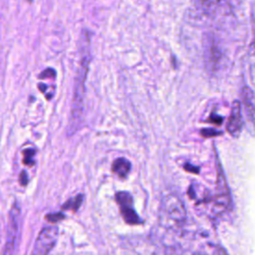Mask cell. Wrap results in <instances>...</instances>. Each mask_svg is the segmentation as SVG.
I'll list each match as a JSON object with an SVG mask.
<instances>
[{"instance_id":"e0dca14e","label":"cell","mask_w":255,"mask_h":255,"mask_svg":"<svg viewBox=\"0 0 255 255\" xmlns=\"http://www.w3.org/2000/svg\"><path fill=\"white\" fill-rule=\"evenodd\" d=\"M210 121H212L213 123H215V124H217V125H220V123L222 122V119L219 118V117H214V116H212V117L210 118Z\"/></svg>"},{"instance_id":"5bb4252c","label":"cell","mask_w":255,"mask_h":255,"mask_svg":"<svg viewBox=\"0 0 255 255\" xmlns=\"http://www.w3.org/2000/svg\"><path fill=\"white\" fill-rule=\"evenodd\" d=\"M55 76V71L53 70V69H47V70H45L42 74H40V78L41 79H44V78H48V77H51V78H53Z\"/></svg>"},{"instance_id":"2e32d148","label":"cell","mask_w":255,"mask_h":255,"mask_svg":"<svg viewBox=\"0 0 255 255\" xmlns=\"http://www.w3.org/2000/svg\"><path fill=\"white\" fill-rule=\"evenodd\" d=\"M20 183L22 185H26L28 183V176L25 171H22L20 174Z\"/></svg>"},{"instance_id":"8992f818","label":"cell","mask_w":255,"mask_h":255,"mask_svg":"<svg viewBox=\"0 0 255 255\" xmlns=\"http://www.w3.org/2000/svg\"><path fill=\"white\" fill-rule=\"evenodd\" d=\"M242 126H243V120L241 115V106H240V103L236 101L232 105L226 129L232 136H238L239 133L241 132Z\"/></svg>"},{"instance_id":"52a82bcc","label":"cell","mask_w":255,"mask_h":255,"mask_svg":"<svg viewBox=\"0 0 255 255\" xmlns=\"http://www.w3.org/2000/svg\"><path fill=\"white\" fill-rule=\"evenodd\" d=\"M217 188H218V202L222 205H228L230 202L229 192L226 185L225 177L221 166L217 160Z\"/></svg>"},{"instance_id":"7c38bea8","label":"cell","mask_w":255,"mask_h":255,"mask_svg":"<svg viewBox=\"0 0 255 255\" xmlns=\"http://www.w3.org/2000/svg\"><path fill=\"white\" fill-rule=\"evenodd\" d=\"M65 216L62 214V213H57V214H48L46 216V219L52 223H55V222H58L62 219H64Z\"/></svg>"},{"instance_id":"4fadbf2b","label":"cell","mask_w":255,"mask_h":255,"mask_svg":"<svg viewBox=\"0 0 255 255\" xmlns=\"http://www.w3.org/2000/svg\"><path fill=\"white\" fill-rule=\"evenodd\" d=\"M201 134L205 137H210V136H215V135H218L220 134L219 131L217 130H214V129H211V128H207V129H202L201 130Z\"/></svg>"},{"instance_id":"7a4b0ae2","label":"cell","mask_w":255,"mask_h":255,"mask_svg":"<svg viewBox=\"0 0 255 255\" xmlns=\"http://www.w3.org/2000/svg\"><path fill=\"white\" fill-rule=\"evenodd\" d=\"M159 217L160 222L167 227L182 225L185 220V209L180 199L173 194H167L162 197Z\"/></svg>"},{"instance_id":"6da1fadb","label":"cell","mask_w":255,"mask_h":255,"mask_svg":"<svg viewBox=\"0 0 255 255\" xmlns=\"http://www.w3.org/2000/svg\"><path fill=\"white\" fill-rule=\"evenodd\" d=\"M88 34L82 35V46H81V63L78 70L75 83L74 98L72 103L71 121H70V132H75L81 126L83 117V100H84V84L86 76L89 71L90 64V38Z\"/></svg>"},{"instance_id":"ba28073f","label":"cell","mask_w":255,"mask_h":255,"mask_svg":"<svg viewBox=\"0 0 255 255\" xmlns=\"http://www.w3.org/2000/svg\"><path fill=\"white\" fill-rule=\"evenodd\" d=\"M242 96L248 117L253 121L255 120V94L249 88L245 87Z\"/></svg>"},{"instance_id":"9c48e42d","label":"cell","mask_w":255,"mask_h":255,"mask_svg":"<svg viewBox=\"0 0 255 255\" xmlns=\"http://www.w3.org/2000/svg\"><path fill=\"white\" fill-rule=\"evenodd\" d=\"M113 171L118 174L120 177L124 178L127 176L128 171L130 170V162L125 158V157H120L114 160L113 165H112Z\"/></svg>"},{"instance_id":"9a60e30c","label":"cell","mask_w":255,"mask_h":255,"mask_svg":"<svg viewBox=\"0 0 255 255\" xmlns=\"http://www.w3.org/2000/svg\"><path fill=\"white\" fill-rule=\"evenodd\" d=\"M183 168H184L186 171H188V172H192V173H198V171H199V168H198V167L193 166V165H191V164H189V163L184 164Z\"/></svg>"},{"instance_id":"277c9868","label":"cell","mask_w":255,"mask_h":255,"mask_svg":"<svg viewBox=\"0 0 255 255\" xmlns=\"http://www.w3.org/2000/svg\"><path fill=\"white\" fill-rule=\"evenodd\" d=\"M58 238V227L55 225L45 226L39 233L31 255H48Z\"/></svg>"},{"instance_id":"30bf717a","label":"cell","mask_w":255,"mask_h":255,"mask_svg":"<svg viewBox=\"0 0 255 255\" xmlns=\"http://www.w3.org/2000/svg\"><path fill=\"white\" fill-rule=\"evenodd\" d=\"M83 202V195L82 194H79L71 199H69L65 204H63L62 208L63 209H70V210H73V211H76L82 204Z\"/></svg>"},{"instance_id":"8fae6325","label":"cell","mask_w":255,"mask_h":255,"mask_svg":"<svg viewBox=\"0 0 255 255\" xmlns=\"http://www.w3.org/2000/svg\"><path fill=\"white\" fill-rule=\"evenodd\" d=\"M23 154H24V159H23V162L27 165H31L34 163V160H33V157H34V154H35V150L32 149V148H29V149H25L23 151Z\"/></svg>"},{"instance_id":"3957f363","label":"cell","mask_w":255,"mask_h":255,"mask_svg":"<svg viewBox=\"0 0 255 255\" xmlns=\"http://www.w3.org/2000/svg\"><path fill=\"white\" fill-rule=\"evenodd\" d=\"M19 220H20V206L15 201L9 211V219L7 226L6 242L3 249V255H13L15 243L17 241L19 232Z\"/></svg>"},{"instance_id":"5b68a950","label":"cell","mask_w":255,"mask_h":255,"mask_svg":"<svg viewBox=\"0 0 255 255\" xmlns=\"http://www.w3.org/2000/svg\"><path fill=\"white\" fill-rule=\"evenodd\" d=\"M116 201L120 206L124 220L128 224H140L142 221L132 208V197L128 192L120 191L116 193Z\"/></svg>"}]
</instances>
